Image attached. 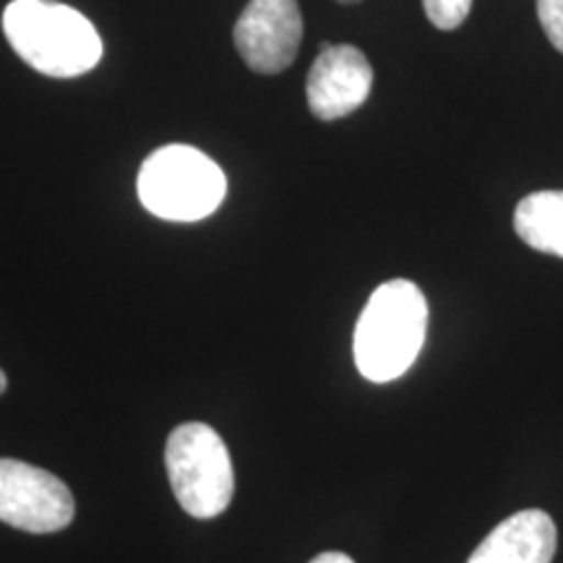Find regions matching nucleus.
<instances>
[{"label":"nucleus","mask_w":563,"mask_h":563,"mask_svg":"<svg viewBox=\"0 0 563 563\" xmlns=\"http://www.w3.org/2000/svg\"><path fill=\"white\" fill-rule=\"evenodd\" d=\"M146 211L167 222H199L220 209L228 196L222 167L186 144L162 146L146 157L136 178Z\"/></svg>","instance_id":"7ed1b4c3"},{"label":"nucleus","mask_w":563,"mask_h":563,"mask_svg":"<svg viewBox=\"0 0 563 563\" xmlns=\"http://www.w3.org/2000/svg\"><path fill=\"white\" fill-rule=\"evenodd\" d=\"M235 51L256 74H282L292 66L302 40L298 0H251L238 19Z\"/></svg>","instance_id":"423d86ee"},{"label":"nucleus","mask_w":563,"mask_h":563,"mask_svg":"<svg viewBox=\"0 0 563 563\" xmlns=\"http://www.w3.org/2000/svg\"><path fill=\"white\" fill-rule=\"evenodd\" d=\"M311 563H355V561H352L350 555H344V553L329 551V553H321V555H316V559H313Z\"/></svg>","instance_id":"f8f14e48"},{"label":"nucleus","mask_w":563,"mask_h":563,"mask_svg":"<svg viewBox=\"0 0 563 563\" xmlns=\"http://www.w3.org/2000/svg\"><path fill=\"white\" fill-rule=\"evenodd\" d=\"M3 32L13 53L51 79H76L102 58L91 21L55 0H13L3 11Z\"/></svg>","instance_id":"f257e3e1"},{"label":"nucleus","mask_w":563,"mask_h":563,"mask_svg":"<svg viewBox=\"0 0 563 563\" xmlns=\"http://www.w3.org/2000/svg\"><path fill=\"white\" fill-rule=\"evenodd\" d=\"M5 386H9V378H5V373L0 371V394L5 391Z\"/></svg>","instance_id":"ddd939ff"},{"label":"nucleus","mask_w":563,"mask_h":563,"mask_svg":"<svg viewBox=\"0 0 563 563\" xmlns=\"http://www.w3.org/2000/svg\"><path fill=\"white\" fill-rule=\"evenodd\" d=\"M68 485L21 460H0V522L32 534L60 532L74 522Z\"/></svg>","instance_id":"39448f33"},{"label":"nucleus","mask_w":563,"mask_h":563,"mask_svg":"<svg viewBox=\"0 0 563 563\" xmlns=\"http://www.w3.org/2000/svg\"><path fill=\"white\" fill-rule=\"evenodd\" d=\"M373 89V68L352 45H323L308 74V108L319 121H340L363 108Z\"/></svg>","instance_id":"0eeeda50"},{"label":"nucleus","mask_w":563,"mask_h":563,"mask_svg":"<svg viewBox=\"0 0 563 563\" xmlns=\"http://www.w3.org/2000/svg\"><path fill=\"white\" fill-rule=\"evenodd\" d=\"M538 16L551 45L563 55V0H538Z\"/></svg>","instance_id":"9b49d317"},{"label":"nucleus","mask_w":563,"mask_h":563,"mask_svg":"<svg viewBox=\"0 0 563 563\" xmlns=\"http://www.w3.org/2000/svg\"><path fill=\"white\" fill-rule=\"evenodd\" d=\"M428 332V302L410 279L384 282L365 302L355 327V365L373 384L405 376L418 361Z\"/></svg>","instance_id":"f03ea898"},{"label":"nucleus","mask_w":563,"mask_h":563,"mask_svg":"<svg viewBox=\"0 0 563 563\" xmlns=\"http://www.w3.org/2000/svg\"><path fill=\"white\" fill-rule=\"evenodd\" d=\"M170 488L186 514L214 519L228 509L235 490L230 452L222 435L207 422H183L165 446Z\"/></svg>","instance_id":"20e7f679"},{"label":"nucleus","mask_w":563,"mask_h":563,"mask_svg":"<svg viewBox=\"0 0 563 563\" xmlns=\"http://www.w3.org/2000/svg\"><path fill=\"white\" fill-rule=\"evenodd\" d=\"M514 230L530 249L563 258V191L525 196L514 211Z\"/></svg>","instance_id":"1a4fd4ad"},{"label":"nucleus","mask_w":563,"mask_h":563,"mask_svg":"<svg viewBox=\"0 0 563 563\" xmlns=\"http://www.w3.org/2000/svg\"><path fill=\"white\" fill-rule=\"evenodd\" d=\"M336 3H344V5H350V3H361V0H336Z\"/></svg>","instance_id":"4468645a"},{"label":"nucleus","mask_w":563,"mask_h":563,"mask_svg":"<svg viewBox=\"0 0 563 563\" xmlns=\"http://www.w3.org/2000/svg\"><path fill=\"white\" fill-rule=\"evenodd\" d=\"M422 9H426V16L435 30L452 32L470 16L473 0H422Z\"/></svg>","instance_id":"9d476101"},{"label":"nucleus","mask_w":563,"mask_h":563,"mask_svg":"<svg viewBox=\"0 0 563 563\" xmlns=\"http://www.w3.org/2000/svg\"><path fill=\"white\" fill-rule=\"evenodd\" d=\"M559 532L551 514L525 509L493 530L467 563H553Z\"/></svg>","instance_id":"6e6552de"}]
</instances>
